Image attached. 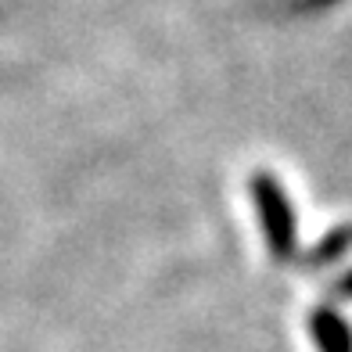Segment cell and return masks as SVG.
Segmentation results:
<instances>
[{"mask_svg":"<svg viewBox=\"0 0 352 352\" xmlns=\"http://www.w3.org/2000/svg\"><path fill=\"white\" fill-rule=\"evenodd\" d=\"M352 245V227H338V230H331L324 241H320V248L313 252V259L316 263H327V259H338V255Z\"/></svg>","mask_w":352,"mask_h":352,"instance_id":"obj_3","label":"cell"},{"mask_svg":"<svg viewBox=\"0 0 352 352\" xmlns=\"http://www.w3.org/2000/svg\"><path fill=\"white\" fill-rule=\"evenodd\" d=\"M309 331L320 352H352V327L331 306H320L309 316Z\"/></svg>","mask_w":352,"mask_h":352,"instance_id":"obj_2","label":"cell"},{"mask_svg":"<svg viewBox=\"0 0 352 352\" xmlns=\"http://www.w3.org/2000/svg\"><path fill=\"white\" fill-rule=\"evenodd\" d=\"M252 198H255V209H259V223H263L270 252L277 259H287L295 252V212H292V201H287L280 180L274 173L259 169L252 176Z\"/></svg>","mask_w":352,"mask_h":352,"instance_id":"obj_1","label":"cell"},{"mask_svg":"<svg viewBox=\"0 0 352 352\" xmlns=\"http://www.w3.org/2000/svg\"><path fill=\"white\" fill-rule=\"evenodd\" d=\"M338 295H342V298H352V270L338 280Z\"/></svg>","mask_w":352,"mask_h":352,"instance_id":"obj_4","label":"cell"}]
</instances>
